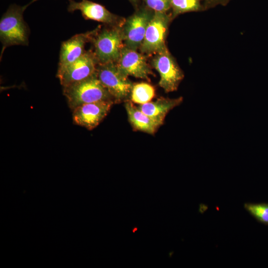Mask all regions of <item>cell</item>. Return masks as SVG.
<instances>
[{
    "instance_id": "6",
    "label": "cell",
    "mask_w": 268,
    "mask_h": 268,
    "mask_svg": "<svg viewBox=\"0 0 268 268\" xmlns=\"http://www.w3.org/2000/svg\"><path fill=\"white\" fill-rule=\"evenodd\" d=\"M172 19L166 12L154 11L139 49L142 54H156L166 47L165 39Z\"/></svg>"
},
{
    "instance_id": "3",
    "label": "cell",
    "mask_w": 268,
    "mask_h": 268,
    "mask_svg": "<svg viewBox=\"0 0 268 268\" xmlns=\"http://www.w3.org/2000/svg\"><path fill=\"white\" fill-rule=\"evenodd\" d=\"M99 28L91 42L98 64L116 63L125 46L123 26H108Z\"/></svg>"
},
{
    "instance_id": "10",
    "label": "cell",
    "mask_w": 268,
    "mask_h": 268,
    "mask_svg": "<svg viewBox=\"0 0 268 268\" xmlns=\"http://www.w3.org/2000/svg\"><path fill=\"white\" fill-rule=\"evenodd\" d=\"M67 10L70 12L79 10L84 19L102 22L108 26H123L125 21L103 5L89 0H68Z\"/></svg>"
},
{
    "instance_id": "17",
    "label": "cell",
    "mask_w": 268,
    "mask_h": 268,
    "mask_svg": "<svg viewBox=\"0 0 268 268\" xmlns=\"http://www.w3.org/2000/svg\"><path fill=\"white\" fill-rule=\"evenodd\" d=\"M244 206L256 220L268 225V203H245Z\"/></svg>"
},
{
    "instance_id": "7",
    "label": "cell",
    "mask_w": 268,
    "mask_h": 268,
    "mask_svg": "<svg viewBox=\"0 0 268 268\" xmlns=\"http://www.w3.org/2000/svg\"><path fill=\"white\" fill-rule=\"evenodd\" d=\"M153 14V11L141 8L125 20L122 26L125 47L134 50L139 49Z\"/></svg>"
},
{
    "instance_id": "15",
    "label": "cell",
    "mask_w": 268,
    "mask_h": 268,
    "mask_svg": "<svg viewBox=\"0 0 268 268\" xmlns=\"http://www.w3.org/2000/svg\"><path fill=\"white\" fill-rule=\"evenodd\" d=\"M155 96V89L150 84L141 82L134 84L131 94V101L139 105L147 103Z\"/></svg>"
},
{
    "instance_id": "9",
    "label": "cell",
    "mask_w": 268,
    "mask_h": 268,
    "mask_svg": "<svg viewBox=\"0 0 268 268\" xmlns=\"http://www.w3.org/2000/svg\"><path fill=\"white\" fill-rule=\"evenodd\" d=\"M114 103L113 101H103L79 105L72 110L73 122L92 130L106 117Z\"/></svg>"
},
{
    "instance_id": "16",
    "label": "cell",
    "mask_w": 268,
    "mask_h": 268,
    "mask_svg": "<svg viewBox=\"0 0 268 268\" xmlns=\"http://www.w3.org/2000/svg\"><path fill=\"white\" fill-rule=\"evenodd\" d=\"M201 1V0H170L172 18L185 12L204 10Z\"/></svg>"
},
{
    "instance_id": "1",
    "label": "cell",
    "mask_w": 268,
    "mask_h": 268,
    "mask_svg": "<svg viewBox=\"0 0 268 268\" xmlns=\"http://www.w3.org/2000/svg\"><path fill=\"white\" fill-rule=\"evenodd\" d=\"M29 6L10 5L0 20V40L2 45L1 56L5 48L14 45L27 46L29 28L24 20L23 12Z\"/></svg>"
},
{
    "instance_id": "8",
    "label": "cell",
    "mask_w": 268,
    "mask_h": 268,
    "mask_svg": "<svg viewBox=\"0 0 268 268\" xmlns=\"http://www.w3.org/2000/svg\"><path fill=\"white\" fill-rule=\"evenodd\" d=\"M98 64L94 52L86 51L74 62L61 70L57 71V77L62 87L85 79L96 72Z\"/></svg>"
},
{
    "instance_id": "12",
    "label": "cell",
    "mask_w": 268,
    "mask_h": 268,
    "mask_svg": "<svg viewBox=\"0 0 268 268\" xmlns=\"http://www.w3.org/2000/svg\"><path fill=\"white\" fill-rule=\"evenodd\" d=\"M100 27L92 31L77 34L62 43L57 71L62 70L84 54L86 43L91 41Z\"/></svg>"
},
{
    "instance_id": "2",
    "label": "cell",
    "mask_w": 268,
    "mask_h": 268,
    "mask_svg": "<svg viewBox=\"0 0 268 268\" xmlns=\"http://www.w3.org/2000/svg\"><path fill=\"white\" fill-rule=\"evenodd\" d=\"M63 93L71 110L87 103L103 101L114 102L112 96L98 79L96 72L85 79L63 87Z\"/></svg>"
},
{
    "instance_id": "20",
    "label": "cell",
    "mask_w": 268,
    "mask_h": 268,
    "mask_svg": "<svg viewBox=\"0 0 268 268\" xmlns=\"http://www.w3.org/2000/svg\"><path fill=\"white\" fill-rule=\"evenodd\" d=\"M131 2H133V3L135 4L139 0H129Z\"/></svg>"
},
{
    "instance_id": "21",
    "label": "cell",
    "mask_w": 268,
    "mask_h": 268,
    "mask_svg": "<svg viewBox=\"0 0 268 268\" xmlns=\"http://www.w3.org/2000/svg\"><path fill=\"white\" fill-rule=\"evenodd\" d=\"M37 0H31L28 4H29V5H30V4H31L32 3H33V2Z\"/></svg>"
},
{
    "instance_id": "13",
    "label": "cell",
    "mask_w": 268,
    "mask_h": 268,
    "mask_svg": "<svg viewBox=\"0 0 268 268\" xmlns=\"http://www.w3.org/2000/svg\"><path fill=\"white\" fill-rule=\"evenodd\" d=\"M183 100L182 97L175 99L160 97L155 101L139 105L138 108L161 126L168 112L181 104Z\"/></svg>"
},
{
    "instance_id": "4",
    "label": "cell",
    "mask_w": 268,
    "mask_h": 268,
    "mask_svg": "<svg viewBox=\"0 0 268 268\" xmlns=\"http://www.w3.org/2000/svg\"><path fill=\"white\" fill-rule=\"evenodd\" d=\"M96 73L115 103L129 100L134 84L119 70L116 63L98 64Z\"/></svg>"
},
{
    "instance_id": "18",
    "label": "cell",
    "mask_w": 268,
    "mask_h": 268,
    "mask_svg": "<svg viewBox=\"0 0 268 268\" xmlns=\"http://www.w3.org/2000/svg\"><path fill=\"white\" fill-rule=\"evenodd\" d=\"M146 5L154 12H166L171 8L170 0H143Z\"/></svg>"
},
{
    "instance_id": "22",
    "label": "cell",
    "mask_w": 268,
    "mask_h": 268,
    "mask_svg": "<svg viewBox=\"0 0 268 268\" xmlns=\"http://www.w3.org/2000/svg\"><path fill=\"white\" fill-rule=\"evenodd\" d=\"M138 229V228L137 227H134V228L132 229V232L133 233H134L136 230H137Z\"/></svg>"
},
{
    "instance_id": "5",
    "label": "cell",
    "mask_w": 268,
    "mask_h": 268,
    "mask_svg": "<svg viewBox=\"0 0 268 268\" xmlns=\"http://www.w3.org/2000/svg\"><path fill=\"white\" fill-rule=\"evenodd\" d=\"M152 65L160 75L159 86L167 93L177 90L184 74L167 47L155 54Z\"/></svg>"
},
{
    "instance_id": "14",
    "label": "cell",
    "mask_w": 268,
    "mask_h": 268,
    "mask_svg": "<svg viewBox=\"0 0 268 268\" xmlns=\"http://www.w3.org/2000/svg\"><path fill=\"white\" fill-rule=\"evenodd\" d=\"M125 106L129 122L134 130L153 134L161 126L138 107H135L132 101H126Z\"/></svg>"
},
{
    "instance_id": "11",
    "label": "cell",
    "mask_w": 268,
    "mask_h": 268,
    "mask_svg": "<svg viewBox=\"0 0 268 268\" xmlns=\"http://www.w3.org/2000/svg\"><path fill=\"white\" fill-rule=\"evenodd\" d=\"M116 64L119 70L127 76L149 80L153 73L142 53L125 46Z\"/></svg>"
},
{
    "instance_id": "19",
    "label": "cell",
    "mask_w": 268,
    "mask_h": 268,
    "mask_svg": "<svg viewBox=\"0 0 268 268\" xmlns=\"http://www.w3.org/2000/svg\"><path fill=\"white\" fill-rule=\"evenodd\" d=\"M203 9H208L217 5H226L232 0H201Z\"/></svg>"
}]
</instances>
